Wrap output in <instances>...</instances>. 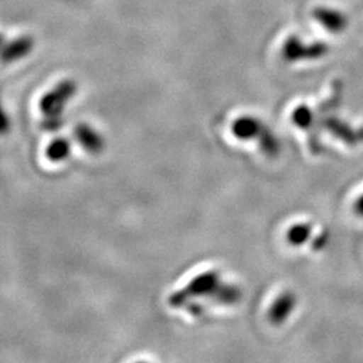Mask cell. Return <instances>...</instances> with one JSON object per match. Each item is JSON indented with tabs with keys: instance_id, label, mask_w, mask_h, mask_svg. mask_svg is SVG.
Here are the masks:
<instances>
[{
	"instance_id": "cell-1",
	"label": "cell",
	"mask_w": 363,
	"mask_h": 363,
	"mask_svg": "<svg viewBox=\"0 0 363 363\" xmlns=\"http://www.w3.org/2000/svg\"><path fill=\"white\" fill-rule=\"evenodd\" d=\"M77 93V84L72 79H64L52 91L45 93L39 100V111L42 113V128L49 132L61 130L64 124L66 104Z\"/></svg>"
},
{
	"instance_id": "cell-2",
	"label": "cell",
	"mask_w": 363,
	"mask_h": 363,
	"mask_svg": "<svg viewBox=\"0 0 363 363\" xmlns=\"http://www.w3.org/2000/svg\"><path fill=\"white\" fill-rule=\"evenodd\" d=\"M220 284L222 281H220V272L208 271V272L201 273L184 288L169 295V307L184 308L187 303L198 298H210L208 300L211 301V298L216 295Z\"/></svg>"
},
{
	"instance_id": "cell-3",
	"label": "cell",
	"mask_w": 363,
	"mask_h": 363,
	"mask_svg": "<svg viewBox=\"0 0 363 363\" xmlns=\"http://www.w3.org/2000/svg\"><path fill=\"white\" fill-rule=\"evenodd\" d=\"M328 52V48L325 43L313 42V43H304L303 39L298 35H291L286 38L283 45V58L288 62H296L303 60H318L325 57Z\"/></svg>"
},
{
	"instance_id": "cell-4",
	"label": "cell",
	"mask_w": 363,
	"mask_h": 363,
	"mask_svg": "<svg viewBox=\"0 0 363 363\" xmlns=\"http://www.w3.org/2000/svg\"><path fill=\"white\" fill-rule=\"evenodd\" d=\"M312 16L331 34H340L349 26L347 15L331 7H316L312 11Z\"/></svg>"
},
{
	"instance_id": "cell-5",
	"label": "cell",
	"mask_w": 363,
	"mask_h": 363,
	"mask_svg": "<svg viewBox=\"0 0 363 363\" xmlns=\"http://www.w3.org/2000/svg\"><path fill=\"white\" fill-rule=\"evenodd\" d=\"M74 138L77 143L91 155H97L104 151L105 143L103 136L94 128H91L89 124H78L74 128Z\"/></svg>"
},
{
	"instance_id": "cell-6",
	"label": "cell",
	"mask_w": 363,
	"mask_h": 363,
	"mask_svg": "<svg viewBox=\"0 0 363 363\" xmlns=\"http://www.w3.org/2000/svg\"><path fill=\"white\" fill-rule=\"evenodd\" d=\"M34 49V39L28 35L18 37L10 42H3L1 60L4 64H11L27 57Z\"/></svg>"
},
{
	"instance_id": "cell-7",
	"label": "cell",
	"mask_w": 363,
	"mask_h": 363,
	"mask_svg": "<svg viewBox=\"0 0 363 363\" xmlns=\"http://www.w3.org/2000/svg\"><path fill=\"white\" fill-rule=\"evenodd\" d=\"M264 128L265 125L259 120L250 116L240 117L232 124V132L240 140H259Z\"/></svg>"
},
{
	"instance_id": "cell-8",
	"label": "cell",
	"mask_w": 363,
	"mask_h": 363,
	"mask_svg": "<svg viewBox=\"0 0 363 363\" xmlns=\"http://www.w3.org/2000/svg\"><path fill=\"white\" fill-rule=\"evenodd\" d=\"M295 304H296V298L294 294L284 292L283 295H280L273 303L269 313H268L271 323L276 325H283L286 322V318L294 311Z\"/></svg>"
},
{
	"instance_id": "cell-9",
	"label": "cell",
	"mask_w": 363,
	"mask_h": 363,
	"mask_svg": "<svg viewBox=\"0 0 363 363\" xmlns=\"http://www.w3.org/2000/svg\"><path fill=\"white\" fill-rule=\"evenodd\" d=\"M241 298H242V291L240 289V286L222 283L220 288L217 289L216 295L211 298V301L222 306H233L237 304Z\"/></svg>"
},
{
	"instance_id": "cell-10",
	"label": "cell",
	"mask_w": 363,
	"mask_h": 363,
	"mask_svg": "<svg viewBox=\"0 0 363 363\" xmlns=\"http://www.w3.org/2000/svg\"><path fill=\"white\" fill-rule=\"evenodd\" d=\"M72 152V145L70 142L65 139V138H58L54 139L52 143L48 145L46 148V156L50 162L54 163H60L66 160Z\"/></svg>"
},
{
	"instance_id": "cell-11",
	"label": "cell",
	"mask_w": 363,
	"mask_h": 363,
	"mask_svg": "<svg viewBox=\"0 0 363 363\" xmlns=\"http://www.w3.org/2000/svg\"><path fill=\"white\" fill-rule=\"evenodd\" d=\"M310 235V226L308 225H304V223H300V225H295L292 226L288 233H286V240L289 244H292L294 247H298L301 245L303 242L307 241Z\"/></svg>"
},
{
	"instance_id": "cell-12",
	"label": "cell",
	"mask_w": 363,
	"mask_h": 363,
	"mask_svg": "<svg viewBox=\"0 0 363 363\" xmlns=\"http://www.w3.org/2000/svg\"><path fill=\"white\" fill-rule=\"evenodd\" d=\"M257 142H259V148H261V151H262L264 154L271 156L277 154V151H279V143H277L276 138L273 136L272 132L268 130L267 127L261 132Z\"/></svg>"
},
{
	"instance_id": "cell-13",
	"label": "cell",
	"mask_w": 363,
	"mask_h": 363,
	"mask_svg": "<svg viewBox=\"0 0 363 363\" xmlns=\"http://www.w3.org/2000/svg\"><path fill=\"white\" fill-rule=\"evenodd\" d=\"M294 121L298 124V127H303V128L310 127L312 121L310 109L307 106H298V109L294 112Z\"/></svg>"
}]
</instances>
